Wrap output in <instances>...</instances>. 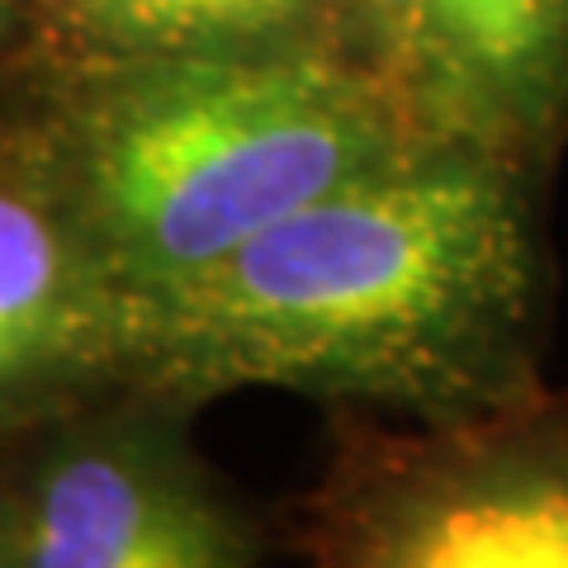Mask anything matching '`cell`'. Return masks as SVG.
<instances>
[{"label": "cell", "instance_id": "2", "mask_svg": "<svg viewBox=\"0 0 568 568\" xmlns=\"http://www.w3.org/2000/svg\"><path fill=\"white\" fill-rule=\"evenodd\" d=\"M398 100L313 52L138 58L81 123V233L119 290H156L407 152Z\"/></svg>", "mask_w": 568, "mask_h": 568}, {"label": "cell", "instance_id": "4", "mask_svg": "<svg viewBox=\"0 0 568 568\" xmlns=\"http://www.w3.org/2000/svg\"><path fill=\"white\" fill-rule=\"evenodd\" d=\"M379 568H568V407L478 440L375 511Z\"/></svg>", "mask_w": 568, "mask_h": 568}, {"label": "cell", "instance_id": "8", "mask_svg": "<svg viewBox=\"0 0 568 568\" xmlns=\"http://www.w3.org/2000/svg\"><path fill=\"white\" fill-rule=\"evenodd\" d=\"M0 564H14V511L0 507Z\"/></svg>", "mask_w": 568, "mask_h": 568}, {"label": "cell", "instance_id": "6", "mask_svg": "<svg viewBox=\"0 0 568 568\" xmlns=\"http://www.w3.org/2000/svg\"><path fill=\"white\" fill-rule=\"evenodd\" d=\"M114 351V284L81 223L0 181V394Z\"/></svg>", "mask_w": 568, "mask_h": 568}, {"label": "cell", "instance_id": "5", "mask_svg": "<svg viewBox=\"0 0 568 568\" xmlns=\"http://www.w3.org/2000/svg\"><path fill=\"white\" fill-rule=\"evenodd\" d=\"M237 521L133 440H91L48 459L14 511L24 568H227L246 564Z\"/></svg>", "mask_w": 568, "mask_h": 568}, {"label": "cell", "instance_id": "7", "mask_svg": "<svg viewBox=\"0 0 568 568\" xmlns=\"http://www.w3.org/2000/svg\"><path fill=\"white\" fill-rule=\"evenodd\" d=\"M85 33L138 58L265 48L304 24L313 0H62Z\"/></svg>", "mask_w": 568, "mask_h": 568}, {"label": "cell", "instance_id": "3", "mask_svg": "<svg viewBox=\"0 0 568 568\" xmlns=\"http://www.w3.org/2000/svg\"><path fill=\"white\" fill-rule=\"evenodd\" d=\"M417 133L545 152L568 129V0H351Z\"/></svg>", "mask_w": 568, "mask_h": 568}, {"label": "cell", "instance_id": "1", "mask_svg": "<svg viewBox=\"0 0 568 568\" xmlns=\"http://www.w3.org/2000/svg\"><path fill=\"white\" fill-rule=\"evenodd\" d=\"M526 162L417 138L175 284L114 294V351L185 394L304 388L469 413L530 375Z\"/></svg>", "mask_w": 568, "mask_h": 568}]
</instances>
